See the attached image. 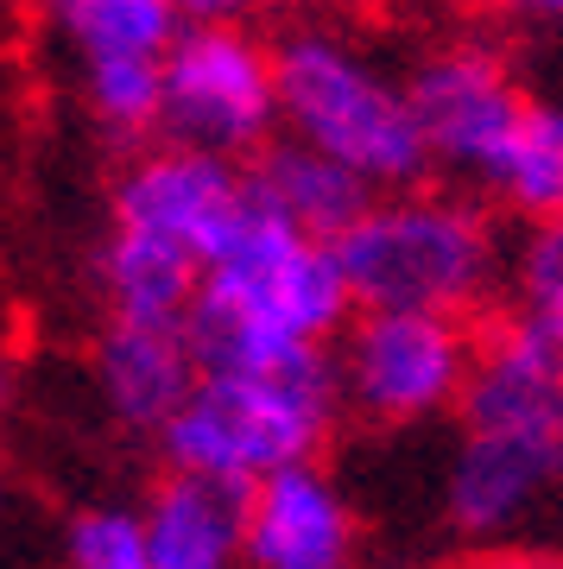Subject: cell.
I'll return each instance as SVG.
<instances>
[{
  "label": "cell",
  "mask_w": 563,
  "mask_h": 569,
  "mask_svg": "<svg viewBox=\"0 0 563 569\" xmlns=\"http://www.w3.org/2000/svg\"><path fill=\"white\" fill-rule=\"evenodd\" d=\"M348 323H355V291L336 247L247 203L241 228L203 266L190 348L203 373H247L304 348H336Z\"/></svg>",
  "instance_id": "cell-1"
},
{
  "label": "cell",
  "mask_w": 563,
  "mask_h": 569,
  "mask_svg": "<svg viewBox=\"0 0 563 569\" xmlns=\"http://www.w3.org/2000/svg\"><path fill=\"white\" fill-rule=\"evenodd\" d=\"M273 70H279L285 140H304L323 159L348 164L374 197L437 178L405 96V70H393L362 32L323 13H292L273 32Z\"/></svg>",
  "instance_id": "cell-2"
},
{
  "label": "cell",
  "mask_w": 563,
  "mask_h": 569,
  "mask_svg": "<svg viewBox=\"0 0 563 569\" xmlns=\"http://www.w3.org/2000/svg\"><path fill=\"white\" fill-rule=\"evenodd\" d=\"M513 234L494 203L456 183H418L374 197L362 222L336 241L355 310H431L487 323L506 298Z\"/></svg>",
  "instance_id": "cell-3"
},
{
  "label": "cell",
  "mask_w": 563,
  "mask_h": 569,
  "mask_svg": "<svg viewBox=\"0 0 563 569\" xmlns=\"http://www.w3.org/2000/svg\"><path fill=\"white\" fill-rule=\"evenodd\" d=\"M336 348H304L247 373H203L190 406L165 425L159 462L171 475H197L228 493H254L285 468L323 462L343 425Z\"/></svg>",
  "instance_id": "cell-4"
},
{
  "label": "cell",
  "mask_w": 563,
  "mask_h": 569,
  "mask_svg": "<svg viewBox=\"0 0 563 569\" xmlns=\"http://www.w3.org/2000/svg\"><path fill=\"white\" fill-rule=\"evenodd\" d=\"M405 96H412L437 178L494 203V183L532 121V96H525L513 58L487 32H450V39L412 51Z\"/></svg>",
  "instance_id": "cell-5"
},
{
  "label": "cell",
  "mask_w": 563,
  "mask_h": 569,
  "mask_svg": "<svg viewBox=\"0 0 563 569\" xmlns=\"http://www.w3.org/2000/svg\"><path fill=\"white\" fill-rule=\"evenodd\" d=\"M482 323L431 310H355L336 342L343 411L374 430H412L456 418L475 373Z\"/></svg>",
  "instance_id": "cell-6"
},
{
  "label": "cell",
  "mask_w": 563,
  "mask_h": 569,
  "mask_svg": "<svg viewBox=\"0 0 563 569\" xmlns=\"http://www.w3.org/2000/svg\"><path fill=\"white\" fill-rule=\"evenodd\" d=\"M216 159H260L279 140V70L273 39L247 20L184 26L165 51V133Z\"/></svg>",
  "instance_id": "cell-7"
},
{
  "label": "cell",
  "mask_w": 563,
  "mask_h": 569,
  "mask_svg": "<svg viewBox=\"0 0 563 569\" xmlns=\"http://www.w3.org/2000/svg\"><path fill=\"white\" fill-rule=\"evenodd\" d=\"M254 190H247V164L197 152L178 140H152L127 152L115 183H108V228H134L152 241L190 253L209 266L221 241L241 228Z\"/></svg>",
  "instance_id": "cell-8"
},
{
  "label": "cell",
  "mask_w": 563,
  "mask_h": 569,
  "mask_svg": "<svg viewBox=\"0 0 563 569\" xmlns=\"http://www.w3.org/2000/svg\"><path fill=\"white\" fill-rule=\"evenodd\" d=\"M563 481V437L532 430H456L443 462V526L468 550H501Z\"/></svg>",
  "instance_id": "cell-9"
},
{
  "label": "cell",
  "mask_w": 563,
  "mask_h": 569,
  "mask_svg": "<svg viewBox=\"0 0 563 569\" xmlns=\"http://www.w3.org/2000/svg\"><path fill=\"white\" fill-rule=\"evenodd\" d=\"M247 569H362V519L323 462L247 493Z\"/></svg>",
  "instance_id": "cell-10"
},
{
  "label": "cell",
  "mask_w": 563,
  "mask_h": 569,
  "mask_svg": "<svg viewBox=\"0 0 563 569\" xmlns=\"http://www.w3.org/2000/svg\"><path fill=\"white\" fill-rule=\"evenodd\" d=\"M101 411L127 430L159 443L165 425L190 406L203 380V361L190 348V329H140V323H101L89 348Z\"/></svg>",
  "instance_id": "cell-11"
},
{
  "label": "cell",
  "mask_w": 563,
  "mask_h": 569,
  "mask_svg": "<svg viewBox=\"0 0 563 569\" xmlns=\"http://www.w3.org/2000/svg\"><path fill=\"white\" fill-rule=\"evenodd\" d=\"M89 291L101 305V323H140V329H190L203 291V266L178 247L108 228L89 260Z\"/></svg>",
  "instance_id": "cell-12"
},
{
  "label": "cell",
  "mask_w": 563,
  "mask_h": 569,
  "mask_svg": "<svg viewBox=\"0 0 563 569\" xmlns=\"http://www.w3.org/2000/svg\"><path fill=\"white\" fill-rule=\"evenodd\" d=\"M140 526L159 569H247V493L159 468L140 500Z\"/></svg>",
  "instance_id": "cell-13"
},
{
  "label": "cell",
  "mask_w": 563,
  "mask_h": 569,
  "mask_svg": "<svg viewBox=\"0 0 563 569\" xmlns=\"http://www.w3.org/2000/svg\"><path fill=\"white\" fill-rule=\"evenodd\" d=\"M247 190H254V203L273 209L279 222L304 228L310 241H329V247L374 209V190H367L348 164L323 159L317 146L285 140V133L266 146L260 159H247Z\"/></svg>",
  "instance_id": "cell-14"
},
{
  "label": "cell",
  "mask_w": 563,
  "mask_h": 569,
  "mask_svg": "<svg viewBox=\"0 0 563 569\" xmlns=\"http://www.w3.org/2000/svg\"><path fill=\"white\" fill-rule=\"evenodd\" d=\"M70 82H77V108L108 146L140 152L165 133V58L82 63V70H70Z\"/></svg>",
  "instance_id": "cell-15"
},
{
  "label": "cell",
  "mask_w": 563,
  "mask_h": 569,
  "mask_svg": "<svg viewBox=\"0 0 563 569\" xmlns=\"http://www.w3.org/2000/svg\"><path fill=\"white\" fill-rule=\"evenodd\" d=\"M494 203L513 209L520 222L563 216V102H532V121L494 183Z\"/></svg>",
  "instance_id": "cell-16"
},
{
  "label": "cell",
  "mask_w": 563,
  "mask_h": 569,
  "mask_svg": "<svg viewBox=\"0 0 563 569\" xmlns=\"http://www.w3.org/2000/svg\"><path fill=\"white\" fill-rule=\"evenodd\" d=\"M506 317H525V323L563 336V216H539V222H520L513 234V253H506Z\"/></svg>",
  "instance_id": "cell-17"
},
{
  "label": "cell",
  "mask_w": 563,
  "mask_h": 569,
  "mask_svg": "<svg viewBox=\"0 0 563 569\" xmlns=\"http://www.w3.org/2000/svg\"><path fill=\"white\" fill-rule=\"evenodd\" d=\"M63 563L70 569H159L146 550L140 507H82L63 531Z\"/></svg>",
  "instance_id": "cell-18"
},
{
  "label": "cell",
  "mask_w": 563,
  "mask_h": 569,
  "mask_svg": "<svg viewBox=\"0 0 563 569\" xmlns=\"http://www.w3.org/2000/svg\"><path fill=\"white\" fill-rule=\"evenodd\" d=\"M450 569H563V550H468Z\"/></svg>",
  "instance_id": "cell-19"
},
{
  "label": "cell",
  "mask_w": 563,
  "mask_h": 569,
  "mask_svg": "<svg viewBox=\"0 0 563 569\" xmlns=\"http://www.w3.org/2000/svg\"><path fill=\"white\" fill-rule=\"evenodd\" d=\"M184 26H228V20H247L260 0H171Z\"/></svg>",
  "instance_id": "cell-20"
},
{
  "label": "cell",
  "mask_w": 563,
  "mask_h": 569,
  "mask_svg": "<svg viewBox=\"0 0 563 569\" xmlns=\"http://www.w3.org/2000/svg\"><path fill=\"white\" fill-rule=\"evenodd\" d=\"M475 20H539V0H456Z\"/></svg>",
  "instance_id": "cell-21"
},
{
  "label": "cell",
  "mask_w": 563,
  "mask_h": 569,
  "mask_svg": "<svg viewBox=\"0 0 563 569\" xmlns=\"http://www.w3.org/2000/svg\"><path fill=\"white\" fill-rule=\"evenodd\" d=\"M539 20H551V26H563V0H539Z\"/></svg>",
  "instance_id": "cell-22"
},
{
  "label": "cell",
  "mask_w": 563,
  "mask_h": 569,
  "mask_svg": "<svg viewBox=\"0 0 563 569\" xmlns=\"http://www.w3.org/2000/svg\"><path fill=\"white\" fill-rule=\"evenodd\" d=\"M273 7H310V0H273Z\"/></svg>",
  "instance_id": "cell-23"
}]
</instances>
